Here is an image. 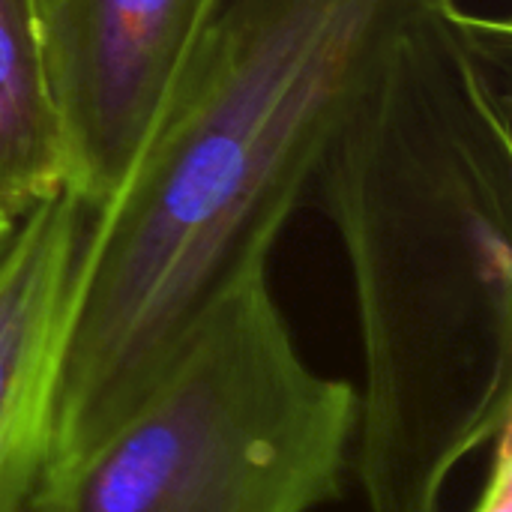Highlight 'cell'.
Instances as JSON below:
<instances>
[{"instance_id": "1", "label": "cell", "mask_w": 512, "mask_h": 512, "mask_svg": "<svg viewBox=\"0 0 512 512\" xmlns=\"http://www.w3.org/2000/svg\"><path fill=\"white\" fill-rule=\"evenodd\" d=\"M348 261L369 512H441L512 429V30L423 0L336 129L315 186Z\"/></svg>"}, {"instance_id": "2", "label": "cell", "mask_w": 512, "mask_h": 512, "mask_svg": "<svg viewBox=\"0 0 512 512\" xmlns=\"http://www.w3.org/2000/svg\"><path fill=\"white\" fill-rule=\"evenodd\" d=\"M423 0H222L117 192L93 210L48 468L84 450L204 306L273 249Z\"/></svg>"}, {"instance_id": "3", "label": "cell", "mask_w": 512, "mask_h": 512, "mask_svg": "<svg viewBox=\"0 0 512 512\" xmlns=\"http://www.w3.org/2000/svg\"><path fill=\"white\" fill-rule=\"evenodd\" d=\"M357 387L294 342L270 261L243 267L33 512H315L342 495Z\"/></svg>"}, {"instance_id": "4", "label": "cell", "mask_w": 512, "mask_h": 512, "mask_svg": "<svg viewBox=\"0 0 512 512\" xmlns=\"http://www.w3.org/2000/svg\"><path fill=\"white\" fill-rule=\"evenodd\" d=\"M222 0H36L63 186L99 210L138 159Z\"/></svg>"}, {"instance_id": "5", "label": "cell", "mask_w": 512, "mask_h": 512, "mask_svg": "<svg viewBox=\"0 0 512 512\" xmlns=\"http://www.w3.org/2000/svg\"><path fill=\"white\" fill-rule=\"evenodd\" d=\"M90 219L60 186L15 219L0 252V512H33L45 480Z\"/></svg>"}, {"instance_id": "6", "label": "cell", "mask_w": 512, "mask_h": 512, "mask_svg": "<svg viewBox=\"0 0 512 512\" xmlns=\"http://www.w3.org/2000/svg\"><path fill=\"white\" fill-rule=\"evenodd\" d=\"M60 186V150L39 72L36 0H0V207L18 219Z\"/></svg>"}, {"instance_id": "7", "label": "cell", "mask_w": 512, "mask_h": 512, "mask_svg": "<svg viewBox=\"0 0 512 512\" xmlns=\"http://www.w3.org/2000/svg\"><path fill=\"white\" fill-rule=\"evenodd\" d=\"M468 512H512V429L492 444L489 471Z\"/></svg>"}, {"instance_id": "8", "label": "cell", "mask_w": 512, "mask_h": 512, "mask_svg": "<svg viewBox=\"0 0 512 512\" xmlns=\"http://www.w3.org/2000/svg\"><path fill=\"white\" fill-rule=\"evenodd\" d=\"M12 228H15V216H12V213H6V210L0 207V252H3V246H6V240H9V234H12Z\"/></svg>"}]
</instances>
